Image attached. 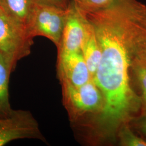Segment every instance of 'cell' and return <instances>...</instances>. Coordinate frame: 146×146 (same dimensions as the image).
Listing matches in <instances>:
<instances>
[{"label":"cell","instance_id":"9c48e42d","mask_svg":"<svg viewBox=\"0 0 146 146\" xmlns=\"http://www.w3.org/2000/svg\"><path fill=\"white\" fill-rule=\"evenodd\" d=\"M81 13L84 15V36L81 50L93 78L99 67L102 56V52L94 27L84 12L81 11Z\"/></svg>","mask_w":146,"mask_h":146},{"label":"cell","instance_id":"6da1fadb","mask_svg":"<svg viewBox=\"0 0 146 146\" xmlns=\"http://www.w3.org/2000/svg\"><path fill=\"white\" fill-rule=\"evenodd\" d=\"M94 27L102 56L93 80L104 98L95 122L100 137L113 139L121 126L130 122L142 110L140 96L131 87V60L116 1L109 8L84 13Z\"/></svg>","mask_w":146,"mask_h":146},{"label":"cell","instance_id":"30bf717a","mask_svg":"<svg viewBox=\"0 0 146 146\" xmlns=\"http://www.w3.org/2000/svg\"><path fill=\"white\" fill-rule=\"evenodd\" d=\"M36 3L35 0H0V10L29 32Z\"/></svg>","mask_w":146,"mask_h":146},{"label":"cell","instance_id":"5bb4252c","mask_svg":"<svg viewBox=\"0 0 146 146\" xmlns=\"http://www.w3.org/2000/svg\"><path fill=\"white\" fill-rule=\"evenodd\" d=\"M131 68L141 89L142 112H146V67L139 63L131 61Z\"/></svg>","mask_w":146,"mask_h":146},{"label":"cell","instance_id":"3957f363","mask_svg":"<svg viewBox=\"0 0 146 146\" xmlns=\"http://www.w3.org/2000/svg\"><path fill=\"white\" fill-rule=\"evenodd\" d=\"M67 15L68 8L36 3L29 32L33 38L37 36L46 37L58 48Z\"/></svg>","mask_w":146,"mask_h":146},{"label":"cell","instance_id":"277c9868","mask_svg":"<svg viewBox=\"0 0 146 146\" xmlns=\"http://www.w3.org/2000/svg\"><path fill=\"white\" fill-rule=\"evenodd\" d=\"M24 139L46 142L38 122L30 111L13 110L8 114L0 116V146Z\"/></svg>","mask_w":146,"mask_h":146},{"label":"cell","instance_id":"2e32d148","mask_svg":"<svg viewBox=\"0 0 146 146\" xmlns=\"http://www.w3.org/2000/svg\"><path fill=\"white\" fill-rule=\"evenodd\" d=\"M134 129L141 135L146 136V112L133 117L129 122Z\"/></svg>","mask_w":146,"mask_h":146},{"label":"cell","instance_id":"8fae6325","mask_svg":"<svg viewBox=\"0 0 146 146\" xmlns=\"http://www.w3.org/2000/svg\"><path fill=\"white\" fill-rule=\"evenodd\" d=\"M16 66L0 54V116L7 115L11 108L9 96V81L11 72Z\"/></svg>","mask_w":146,"mask_h":146},{"label":"cell","instance_id":"52a82bcc","mask_svg":"<svg viewBox=\"0 0 146 146\" xmlns=\"http://www.w3.org/2000/svg\"><path fill=\"white\" fill-rule=\"evenodd\" d=\"M84 36V15L70 0L67 20L58 47V55L82 52Z\"/></svg>","mask_w":146,"mask_h":146},{"label":"cell","instance_id":"4fadbf2b","mask_svg":"<svg viewBox=\"0 0 146 146\" xmlns=\"http://www.w3.org/2000/svg\"><path fill=\"white\" fill-rule=\"evenodd\" d=\"M80 11L92 13L107 9L113 5L116 0H71Z\"/></svg>","mask_w":146,"mask_h":146},{"label":"cell","instance_id":"7a4b0ae2","mask_svg":"<svg viewBox=\"0 0 146 146\" xmlns=\"http://www.w3.org/2000/svg\"><path fill=\"white\" fill-rule=\"evenodd\" d=\"M33 37L27 30L0 10V54L13 63L29 55Z\"/></svg>","mask_w":146,"mask_h":146},{"label":"cell","instance_id":"7c38bea8","mask_svg":"<svg viewBox=\"0 0 146 146\" xmlns=\"http://www.w3.org/2000/svg\"><path fill=\"white\" fill-rule=\"evenodd\" d=\"M120 144L125 146H146V140L136 135L128 123L121 125L118 131Z\"/></svg>","mask_w":146,"mask_h":146},{"label":"cell","instance_id":"e0dca14e","mask_svg":"<svg viewBox=\"0 0 146 146\" xmlns=\"http://www.w3.org/2000/svg\"><path fill=\"white\" fill-rule=\"evenodd\" d=\"M38 4L54 5L66 9L68 8L70 0H35Z\"/></svg>","mask_w":146,"mask_h":146},{"label":"cell","instance_id":"5b68a950","mask_svg":"<svg viewBox=\"0 0 146 146\" xmlns=\"http://www.w3.org/2000/svg\"><path fill=\"white\" fill-rule=\"evenodd\" d=\"M64 102L69 112L74 115L97 112L102 110L104 98L93 78L81 86H74L61 80Z\"/></svg>","mask_w":146,"mask_h":146},{"label":"cell","instance_id":"8992f818","mask_svg":"<svg viewBox=\"0 0 146 146\" xmlns=\"http://www.w3.org/2000/svg\"><path fill=\"white\" fill-rule=\"evenodd\" d=\"M122 21L131 61L146 67V28L120 3Z\"/></svg>","mask_w":146,"mask_h":146},{"label":"cell","instance_id":"ba28073f","mask_svg":"<svg viewBox=\"0 0 146 146\" xmlns=\"http://www.w3.org/2000/svg\"><path fill=\"white\" fill-rule=\"evenodd\" d=\"M58 73L60 80L78 87L92 78L82 52L58 55Z\"/></svg>","mask_w":146,"mask_h":146},{"label":"cell","instance_id":"9a60e30c","mask_svg":"<svg viewBox=\"0 0 146 146\" xmlns=\"http://www.w3.org/2000/svg\"><path fill=\"white\" fill-rule=\"evenodd\" d=\"M127 9L137 21L146 28V6L137 0H123Z\"/></svg>","mask_w":146,"mask_h":146}]
</instances>
